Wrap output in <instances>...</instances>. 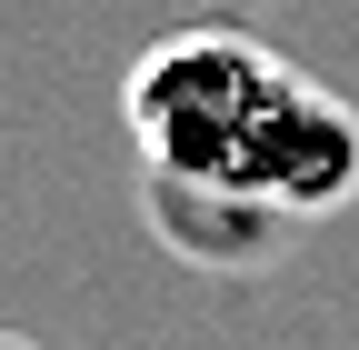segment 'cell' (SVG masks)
<instances>
[{
    "instance_id": "cell-1",
    "label": "cell",
    "mask_w": 359,
    "mask_h": 350,
    "mask_svg": "<svg viewBox=\"0 0 359 350\" xmlns=\"http://www.w3.org/2000/svg\"><path fill=\"white\" fill-rule=\"evenodd\" d=\"M130 141L150 190L230 200L290 231L359 200V110L250 30H180L130 70Z\"/></svg>"
},
{
    "instance_id": "cell-2",
    "label": "cell",
    "mask_w": 359,
    "mask_h": 350,
    "mask_svg": "<svg viewBox=\"0 0 359 350\" xmlns=\"http://www.w3.org/2000/svg\"><path fill=\"white\" fill-rule=\"evenodd\" d=\"M0 350H50V340H0Z\"/></svg>"
}]
</instances>
